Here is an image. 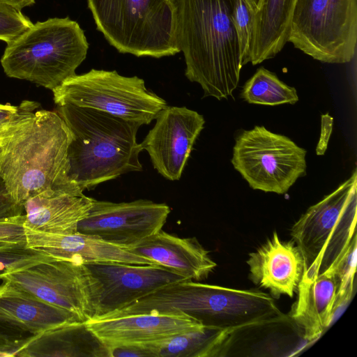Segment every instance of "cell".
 Here are the masks:
<instances>
[{
    "instance_id": "cell-1",
    "label": "cell",
    "mask_w": 357,
    "mask_h": 357,
    "mask_svg": "<svg viewBox=\"0 0 357 357\" xmlns=\"http://www.w3.org/2000/svg\"><path fill=\"white\" fill-rule=\"evenodd\" d=\"M39 107L24 100L0 131V177L23 206L39 195H83L67 176L71 131L57 112Z\"/></svg>"
},
{
    "instance_id": "cell-2",
    "label": "cell",
    "mask_w": 357,
    "mask_h": 357,
    "mask_svg": "<svg viewBox=\"0 0 357 357\" xmlns=\"http://www.w3.org/2000/svg\"><path fill=\"white\" fill-rule=\"evenodd\" d=\"M234 1L174 0L176 38L184 56L185 75L201 86L204 97L227 99L239 82Z\"/></svg>"
},
{
    "instance_id": "cell-3",
    "label": "cell",
    "mask_w": 357,
    "mask_h": 357,
    "mask_svg": "<svg viewBox=\"0 0 357 357\" xmlns=\"http://www.w3.org/2000/svg\"><path fill=\"white\" fill-rule=\"evenodd\" d=\"M70 130L68 178L82 192L132 172L142 171L139 124L89 107L57 105Z\"/></svg>"
},
{
    "instance_id": "cell-4",
    "label": "cell",
    "mask_w": 357,
    "mask_h": 357,
    "mask_svg": "<svg viewBox=\"0 0 357 357\" xmlns=\"http://www.w3.org/2000/svg\"><path fill=\"white\" fill-rule=\"evenodd\" d=\"M89 43L79 24L69 17L37 22L7 44L1 59L6 75L52 91L84 61Z\"/></svg>"
},
{
    "instance_id": "cell-5",
    "label": "cell",
    "mask_w": 357,
    "mask_h": 357,
    "mask_svg": "<svg viewBox=\"0 0 357 357\" xmlns=\"http://www.w3.org/2000/svg\"><path fill=\"white\" fill-rule=\"evenodd\" d=\"M97 29L123 54L161 58L180 52L174 0H87Z\"/></svg>"
},
{
    "instance_id": "cell-6",
    "label": "cell",
    "mask_w": 357,
    "mask_h": 357,
    "mask_svg": "<svg viewBox=\"0 0 357 357\" xmlns=\"http://www.w3.org/2000/svg\"><path fill=\"white\" fill-rule=\"evenodd\" d=\"M357 172L309 207L290 230L303 259V279L331 268L356 237ZM302 278V279H303Z\"/></svg>"
},
{
    "instance_id": "cell-7",
    "label": "cell",
    "mask_w": 357,
    "mask_h": 357,
    "mask_svg": "<svg viewBox=\"0 0 357 357\" xmlns=\"http://www.w3.org/2000/svg\"><path fill=\"white\" fill-rule=\"evenodd\" d=\"M56 105L100 110L140 126L155 119L166 101L148 89L144 79L116 70L91 69L75 75L52 90Z\"/></svg>"
},
{
    "instance_id": "cell-8",
    "label": "cell",
    "mask_w": 357,
    "mask_h": 357,
    "mask_svg": "<svg viewBox=\"0 0 357 357\" xmlns=\"http://www.w3.org/2000/svg\"><path fill=\"white\" fill-rule=\"evenodd\" d=\"M288 42L322 63L351 62L356 54L357 0H297Z\"/></svg>"
},
{
    "instance_id": "cell-9",
    "label": "cell",
    "mask_w": 357,
    "mask_h": 357,
    "mask_svg": "<svg viewBox=\"0 0 357 357\" xmlns=\"http://www.w3.org/2000/svg\"><path fill=\"white\" fill-rule=\"evenodd\" d=\"M172 307L175 312L195 318L204 326L231 331L285 315L266 292L192 280L177 285L172 294Z\"/></svg>"
},
{
    "instance_id": "cell-10",
    "label": "cell",
    "mask_w": 357,
    "mask_h": 357,
    "mask_svg": "<svg viewBox=\"0 0 357 357\" xmlns=\"http://www.w3.org/2000/svg\"><path fill=\"white\" fill-rule=\"evenodd\" d=\"M306 153L289 137L256 126L236 138L231 163L252 189L282 195L305 174Z\"/></svg>"
},
{
    "instance_id": "cell-11",
    "label": "cell",
    "mask_w": 357,
    "mask_h": 357,
    "mask_svg": "<svg viewBox=\"0 0 357 357\" xmlns=\"http://www.w3.org/2000/svg\"><path fill=\"white\" fill-rule=\"evenodd\" d=\"M2 279L68 311L79 321L86 322L94 317L93 283L84 264L55 259L7 274Z\"/></svg>"
},
{
    "instance_id": "cell-12",
    "label": "cell",
    "mask_w": 357,
    "mask_h": 357,
    "mask_svg": "<svg viewBox=\"0 0 357 357\" xmlns=\"http://www.w3.org/2000/svg\"><path fill=\"white\" fill-rule=\"evenodd\" d=\"M170 211L166 204L148 199L115 203L94 199L77 231L128 249L160 231Z\"/></svg>"
},
{
    "instance_id": "cell-13",
    "label": "cell",
    "mask_w": 357,
    "mask_h": 357,
    "mask_svg": "<svg viewBox=\"0 0 357 357\" xmlns=\"http://www.w3.org/2000/svg\"><path fill=\"white\" fill-rule=\"evenodd\" d=\"M84 265L93 283V318L104 317L163 287L187 280L158 265L120 263Z\"/></svg>"
},
{
    "instance_id": "cell-14",
    "label": "cell",
    "mask_w": 357,
    "mask_h": 357,
    "mask_svg": "<svg viewBox=\"0 0 357 357\" xmlns=\"http://www.w3.org/2000/svg\"><path fill=\"white\" fill-rule=\"evenodd\" d=\"M204 123L202 115L185 107L167 105L160 112L140 144L161 176L172 181L180 179Z\"/></svg>"
},
{
    "instance_id": "cell-15",
    "label": "cell",
    "mask_w": 357,
    "mask_h": 357,
    "mask_svg": "<svg viewBox=\"0 0 357 357\" xmlns=\"http://www.w3.org/2000/svg\"><path fill=\"white\" fill-rule=\"evenodd\" d=\"M88 328L108 347L120 344H151L203 325L186 314H135L98 317L86 322Z\"/></svg>"
},
{
    "instance_id": "cell-16",
    "label": "cell",
    "mask_w": 357,
    "mask_h": 357,
    "mask_svg": "<svg viewBox=\"0 0 357 357\" xmlns=\"http://www.w3.org/2000/svg\"><path fill=\"white\" fill-rule=\"evenodd\" d=\"M250 278L269 290L273 298L293 297L303 275L302 255L293 241H284L275 231L263 245L249 254Z\"/></svg>"
},
{
    "instance_id": "cell-17",
    "label": "cell",
    "mask_w": 357,
    "mask_h": 357,
    "mask_svg": "<svg viewBox=\"0 0 357 357\" xmlns=\"http://www.w3.org/2000/svg\"><path fill=\"white\" fill-rule=\"evenodd\" d=\"M27 247L36 249L56 259L82 264L120 263L155 265L128 248L107 243L97 237L76 232L58 235L25 229Z\"/></svg>"
},
{
    "instance_id": "cell-18",
    "label": "cell",
    "mask_w": 357,
    "mask_h": 357,
    "mask_svg": "<svg viewBox=\"0 0 357 357\" xmlns=\"http://www.w3.org/2000/svg\"><path fill=\"white\" fill-rule=\"evenodd\" d=\"M128 250L195 282L207 278L217 266L196 238H181L162 229Z\"/></svg>"
},
{
    "instance_id": "cell-19",
    "label": "cell",
    "mask_w": 357,
    "mask_h": 357,
    "mask_svg": "<svg viewBox=\"0 0 357 357\" xmlns=\"http://www.w3.org/2000/svg\"><path fill=\"white\" fill-rule=\"evenodd\" d=\"M338 282L332 269L312 279H302L298 296L288 314L302 339H318L335 317Z\"/></svg>"
},
{
    "instance_id": "cell-20",
    "label": "cell",
    "mask_w": 357,
    "mask_h": 357,
    "mask_svg": "<svg viewBox=\"0 0 357 357\" xmlns=\"http://www.w3.org/2000/svg\"><path fill=\"white\" fill-rule=\"evenodd\" d=\"M1 280L0 321L32 335L79 321L68 311L43 301L6 279Z\"/></svg>"
},
{
    "instance_id": "cell-21",
    "label": "cell",
    "mask_w": 357,
    "mask_h": 357,
    "mask_svg": "<svg viewBox=\"0 0 357 357\" xmlns=\"http://www.w3.org/2000/svg\"><path fill=\"white\" fill-rule=\"evenodd\" d=\"M93 198L67 193L39 195L24 204V227L51 234L77 232L78 223L88 214Z\"/></svg>"
},
{
    "instance_id": "cell-22",
    "label": "cell",
    "mask_w": 357,
    "mask_h": 357,
    "mask_svg": "<svg viewBox=\"0 0 357 357\" xmlns=\"http://www.w3.org/2000/svg\"><path fill=\"white\" fill-rule=\"evenodd\" d=\"M16 356L110 357L109 348L86 326L75 322L33 335Z\"/></svg>"
},
{
    "instance_id": "cell-23",
    "label": "cell",
    "mask_w": 357,
    "mask_h": 357,
    "mask_svg": "<svg viewBox=\"0 0 357 357\" xmlns=\"http://www.w3.org/2000/svg\"><path fill=\"white\" fill-rule=\"evenodd\" d=\"M297 0H260L254 15L250 63L253 66L275 57L290 33Z\"/></svg>"
},
{
    "instance_id": "cell-24",
    "label": "cell",
    "mask_w": 357,
    "mask_h": 357,
    "mask_svg": "<svg viewBox=\"0 0 357 357\" xmlns=\"http://www.w3.org/2000/svg\"><path fill=\"white\" fill-rule=\"evenodd\" d=\"M231 331L203 326L161 342L148 345L155 357L221 356Z\"/></svg>"
},
{
    "instance_id": "cell-25",
    "label": "cell",
    "mask_w": 357,
    "mask_h": 357,
    "mask_svg": "<svg viewBox=\"0 0 357 357\" xmlns=\"http://www.w3.org/2000/svg\"><path fill=\"white\" fill-rule=\"evenodd\" d=\"M241 97L250 104L271 106L294 105L298 101L296 89L264 67L259 68L245 83Z\"/></svg>"
},
{
    "instance_id": "cell-26",
    "label": "cell",
    "mask_w": 357,
    "mask_h": 357,
    "mask_svg": "<svg viewBox=\"0 0 357 357\" xmlns=\"http://www.w3.org/2000/svg\"><path fill=\"white\" fill-rule=\"evenodd\" d=\"M356 241L355 237L342 257L330 268L333 271L338 282L335 315L351 300L354 291L357 263Z\"/></svg>"
},
{
    "instance_id": "cell-27",
    "label": "cell",
    "mask_w": 357,
    "mask_h": 357,
    "mask_svg": "<svg viewBox=\"0 0 357 357\" xmlns=\"http://www.w3.org/2000/svg\"><path fill=\"white\" fill-rule=\"evenodd\" d=\"M55 259L45 252L28 247L0 250V280L7 274Z\"/></svg>"
},
{
    "instance_id": "cell-28",
    "label": "cell",
    "mask_w": 357,
    "mask_h": 357,
    "mask_svg": "<svg viewBox=\"0 0 357 357\" xmlns=\"http://www.w3.org/2000/svg\"><path fill=\"white\" fill-rule=\"evenodd\" d=\"M255 12L245 0H235L233 22L238 40L242 67L250 63Z\"/></svg>"
},
{
    "instance_id": "cell-29",
    "label": "cell",
    "mask_w": 357,
    "mask_h": 357,
    "mask_svg": "<svg viewBox=\"0 0 357 357\" xmlns=\"http://www.w3.org/2000/svg\"><path fill=\"white\" fill-rule=\"evenodd\" d=\"M33 24L20 9L0 2V40L12 42Z\"/></svg>"
},
{
    "instance_id": "cell-30",
    "label": "cell",
    "mask_w": 357,
    "mask_h": 357,
    "mask_svg": "<svg viewBox=\"0 0 357 357\" xmlns=\"http://www.w3.org/2000/svg\"><path fill=\"white\" fill-rule=\"evenodd\" d=\"M33 335L0 321V353L3 357L16 356L18 351Z\"/></svg>"
},
{
    "instance_id": "cell-31",
    "label": "cell",
    "mask_w": 357,
    "mask_h": 357,
    "mask_svg": "<svg viewBox=\"0 0 357 357\" xmlns=\"http://www.w3.org/2000/svg\"><path fill=\"white\" fill-rule=\"evenodd\" d=\"M25 214L0 218V241L27 245Z\"/></svg>"
},
{
    "instance_id": "cell-32",
    "label": "cell",
    "mask_w": 357,
    "mask_h": 357,
    "mask_svg": "<svg viewBox=\"0 0 357 357\" xmlns=\"http://www.w3.org/2000/svg\"><path fill=\"white\" fill-rule=\"evenodd\" d=\"M109 348L110 357H155L147 344H120Z\"/></svg>"
},
{
    "instance_id": "cell-33",
    "label": "cell",
    "mask_w": 357,
    "mask_h": 357,
    "mask_svg": "<svg viewBox=\"0 0 357 357\" xmlns=\"http://www.w3.org/2000/svg\"><path fill=\"white\" fill-rule=\"evenodd\" d=\"M24 206L18 204L8 193L0 177V218L23 214Z\"/></svg>"
},
{
    "instance_id": "cell-34",
    "label": "cell",
    "mask_w": 357,
    "mask_h": 357,
    "mask_svg": "<svg viewBox=\"0 0 357 357\" xmlns=\"http://www.w3.org/2000/svg\"><path fill=\"white\" fill-rule=\"evenodd\" d=\"M333 119L328 114H322L321 116V132L316 148L317 155H322L325 153L330 137L333 130Z\"/></svg>"
},
{
    "instance_id": "cell-35",
    "label": "cell",
    "mask_w": 357,
    "mask_h": 357,
    "mask_svg": "<svg viewBox=\"0 0 357 357\" xmlns=\"http://www.w3.org/2000/svg\"><path fill=\"white\" fill-rule=\"evenodd\" d=\"M20 105H12L10 103H0V131L3 126L20 110Z\"/></svg>"
},
{
    "instance_id": "cell-36",
    "label": "cell",
    "mask_w": 357,
    "mask_h": 357,
    "mask_svg": "<svg viewBox=\"0 0 357 357\" xmlns=\"http://www.w3.org/2000/svg\"><path fill=\"white\" fill-rule=\"evenodd\" d=\"M0 2L22 10L34 4L35 0H0Z\"/></svg>"
},
{
    "instance_id": "cell-37",
    "label": "cell",
    "mask_w": 357,
    "mask_h": 357,
    "mask_svg": "<svg viewBox=\"0 0 357 357\" xmlns=\"http://www.w3.org/2000/svg\"><path fill=\"white\" fill-rule=\"evenodd\" d=\"M17 247H27L25 245L15 243H10V242H2L0 241V250H5V249H9V248H17Z\"/></svg>"
},
{
    "instance_id": "cell-38",
    "label": "cell",
    "mask_w": 357,
    "mask_h": 357,
    "mask_svg": "<svg viewBox=\"0 0 357 357\" xmlns=\"http://www.w3.org/2000/svg\"><path fill=\"white\" fill-rule=\"evenodd\" d=\"M248 3V6L251 8V9L255 13L257 9L258 8L260 0H245Z\"/></svg>"
},
{
    "instance_id": "cell-39",
    "label": "cell",
    "mask_w": 357,
    "mask_h": 357,
    "mask_svg": "<svg viewBox=\"0 0 357 357\" xmlns=\"http://www.w3.org/2000/svg\"><path fill=\"white\" fill-rule=\"evenodd\" d=\"M0 357H3V354L0 353Z\"/></svg>"
}]
</instances>
